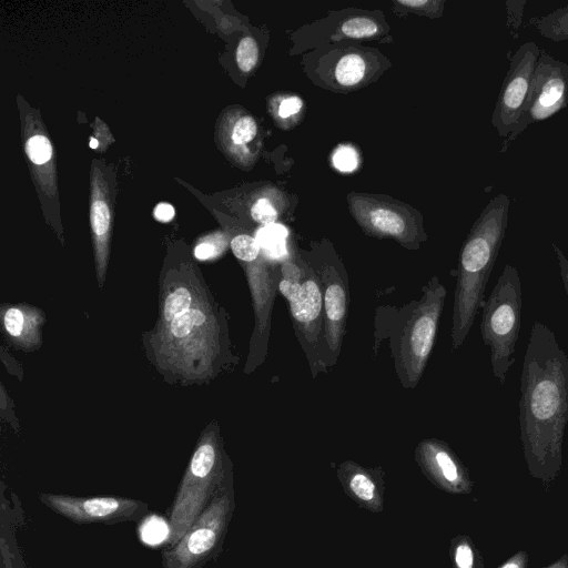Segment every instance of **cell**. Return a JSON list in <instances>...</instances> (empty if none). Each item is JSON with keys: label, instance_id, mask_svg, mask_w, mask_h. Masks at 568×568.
I'll use <instances>...</instances> for the list:
<instances>
[{"label": "cell", "instance_id": "6", "mask_svg": "<svg viewBox=\"0 0 568 568\" xmlns=\"http://www.w3.org/2000/svg\"><path fill=\"white\" fill-rule=\"evenodd\" d=\"M523 310V290L515 266H504L490 295L483 304L480 334L489 349L494 376L505 385L515 359Z\"/></svg>", "mask_w": 568, "mask_h": 568}, {"label": "cell", "instance_id": "4", "mask_svg": "<svg viewBox=\"0 0 568 568\" xmlns=\"http://www.w3.org/2000/svg\"><path fill=\"white\" fill-rule=\"evenodd\" d=\"M232 477V463L219 434L210 430L199 442L168 509L171 537L165 548L173 547L183 537Z\"/></svg>", "mask_w": 568, "mask_h": 568}, {"label": "cell", "instance_id": "11", "mask_svg": "<svg viewBox=\"0 0 568 568\" xmlns=\"http://www.w3.org/2000/svg\"><path fill=\"white\" fill-rule=\"evenodd\" d=\"M352 216L369 236L393 239L408 250H417L426 240L420 217L412 209L386 199L348 194Z\"/></svg>", "mask_w": 568, "mask_h": 568}, {"label": "cell", "instance_id": "18", "mask_svg": "<svg viewBox=\"0 0 568 568\" xmlns=\"http://www.w3.org/2000/svg\"><path fill=\"white\" fill-rule=\"evenodd\" d=\"M368 61L357 52L343 54L334 67V79L343 88H356L368 75Z\"/></svg>", "mask_w": 568, "mask_h": 568}, {"label": "cell", "instance_id": "22", "mask_svg": "<svg viewBox=\"0 0 568 568\" xmlns=\"http://www.w3.org/2000/svg\"><path fill=\"white\" fill-rule=\"evenodd\" d=\"M286 237L287 230L277 223L263 226L256 234V240L268 258H271L270 256L277 255L284 258L288 255L285 253Z\"/></svg>", "mask_w": 568, "mask_h": 568}, {"label": "cell", "instance_id": "16", "mask_svg": "<svg viewBox=\"0 0 568 568\" xmlns=\"http://www.w3.org/2000/svg\"><path fill=\"white\" fill-rule=\"evenodd\" d=\"M337 479L348 498L357 506L374 514L385 506V473L382 467H365L354 460L341 463Z\"/></svg>", "mask_w": 568, "mask_h": 568}, {"label": "cell", "instance_id": "20", "mask_svg": "<svg viewBox=\"0 0 568 568\" xmlns=\"http://www.w3.org/2000/svg\"><path fill=\"white\" fill-rule=\"evenodd\" d=\"M539 33L554 42L568 40V3L552 12L534 19Z\"/></svg>", "mask_w": 568, "mask_h": 568}, {"label": "cell", "instance_id": "21", "mask_svg": "<svg viewBox=\"0 0 568 568\" xmlns=\"http://www.w3.org/2000/svg\"><path fill=\"white\" fill-rule=\"evenodd\" d=\"M282 194L275 190L260 195L251 206L252 219L263 226L274 224L283 211Z\"/></svg>", "mask_w": 568, "mask_h": 568}, {"label": "cell", "instance_id": "5", "mask_svg": "<svg viewBox=\"0 0 568 568\" xmlns=\"http://www.w3.org/2000/svg\"><path fill=\"white\" fill-rule=\"evenodd\" d=\"M277 292L286 300L295 336L312 376L328 371L324 346V307L322 283L317 273L300 254H288L280 262Z\"/></svg>", "mask_w": 568, "mask_h": 568}, {"label": "cell", "instance_id": "1", "mask_svg": "<svg viewBox=\"0 0 568 568\" xmlns=\"http://www.w3.org/2000/svg\"><path fill=\"white\" fill-rule=\"evenodd\" d=\"M568 425V355L544 323L532 324L520 375L519 426L530 473L555 476Z\"/></svg>", "mask_w": 568, "mask_h": 568}, {"label": "cell", "instance_id": "17", "mask_svg": "<svg viewBox=\"0 0 568 568\" xmlns=\"http://www.w3.org/2000/svg\"><path fill=\"white\" fill-rule=\"evenodd\" d=\"M36 310L27 307H9L3 313V326L7 334L16 342L30 346L38 342V321Z\"/></svg>", "mask_w": 568, "mask_h": 568}, {"label": "cell", "instance_id": "15", "mask_svg": "<svg viewBox=\"0 0 568 568\" xmlns=\"http://www.w3.org/2000/svg\"><path fill=\"white\" fill-rule=\"evenodd\" d=\"M414 459L423 475L438 489L449 494H467L471 490L467 468L444 440L422 439L414 450Z\"/></svg>", "mask_w": 568, "mask_h": 568}, {"label": "cell", "instance_id": "29", "mask_svg": "<svg viewBox=\"0 0 568 568\" xmlns=\"http://www.w3.org/2000/svg\"><path fill=\"white\" fill-rule=\"evenodd\" d=\"M258 61V45L252 37H244L236 48V63L239 69L251 72Z\"/></svg>", "mask_w": 568, "mask_h": 568}, {"label": "cell", "instance_id": "28", "mask_svg": "<svg viewBox=\"0 0 568 568\" xmlns=\"http://www.w3.org/2000/svg\"><path fill=\"white\" fill-rule=\"evenodd\" d=\"M359 163L357 150L349 144H341L332 153V164L339 172L352 173L358 169Z\"/></svg>", "mask_w": 568, "mask_h": 568}, {"label": "cell", "instance_id": "3", "mask_svg": "<svg viewBox=\"0 0 568 568\" xmlns=\"http://www.w3.org/2000/svg\"><path fill=\"white\" fill-rule=\"evenodd\" d=\"M509 206L508 195L500 193L491 197L460 248L450 329L453 351L464 344L483 306L487 283L506 236Z\"/></svg>", "mask_w": 568, "mask_h": 568}, {"label": "cell", "instance_id": "30", "mask_svg": "<svg viewBox=\"0 0 568 568\" xmlns=\"http://www.w3.org/2000/svg\"><path fill=\"white\" fill-rule=\"evenodd\" d=\"M227 246V240L223 234L211 235L197 243L194 255L200 261L212 260L221 255Z\"/></svg>", "mask_w": 568, "mask_h": 568}, {"label": "cell", "instance_id": "33", "mask_svg": "<svg viewBox=\"0 0 568 568\" xmlns=\"http://www.w3.org/2000/svg\"><path fill=\"white\" fill-rule=\"evenodd\" d=\"M551 246L557 257L560 277L568 298V258L555 243H551Z\"/></svg>", "mask_w": 568, "mask_h": 568}, {"label": "cell", "instance_id": "24", "mask_svg": "<svg viewBox=\"0 0 568 568\" xmlns=\"http://www.w3.org/2000/svg\"><path fill=\"white\" fill-rule=\"evenodd\" d=\"M193 306V294L187 286L180 285L164 298L162 308V325L169 324L176 316Z\"/></svg>", "mask_w": 568, "mask_h": 568}, {"label": "cell", "instance_id": "8", "mask_svg": "<svg viewBox=\"0 0 568 568\" xmlns=\"http://www.w3.org/2000/svg\"><path fill=\"white\" fill-rule=\"evenodd\" d=\"M234 509L232 477L183 537L173 547L161 551L162 568H203L214 560L222 551Z\"/></svg>", "mask_w": 568, "mask_h": 568}, {"label": "cell", "instance_id": "35", "mask_svg": "<svg viewBox=\"0 0 568 568\" xmlns=\"http://www.w3.org/2000/svg\"><path fill=\"white\" fill-rule=\"evenodd\" d=\"M527 555L524 551L518 552L511 557L508 561L501 565L499 568H526Z\"/></svg>", "mask_w": 568, "mask_h": 568}, {"label": "cell", "instance_id": "34", "mask_svg": "<svg viewBox=\"0 0 568 568\" xmlns=\"http://www.w3.org/2000/svg\"><path fill=\"white\" fill-rule=\"evenodd\" d=\"M154 217L160 222H170L174 215V207L169 203H159L154 209Z\"/></svg>", "mask_w": 568, "mask_h": 568}, {"label": "cell", "instance_id": "14", "mask_svg": "<svg viewBox=\"0 0 568 568\" xmlns=\"http://www.w3.org/2000/svg\"><path fill=\"white\" fill-rule=\"evenodd\" d=\"M540 52L535 42L528 41L510 58L491 115V124L500 138L507 139L521 118Z\"/></svg>", "mask_w": 568, "mask_h": 568}, {"label": "cell", "instance_id": "27", "mask_svg": "<svg viewBox=\"0 0 568 568\" xmlns=\"http://www.w3.org/2000/svg\"><path fill=\"white\" fill-rule=\"evenodd\" d=\"M303 109V100L297 95H282L274 99L272 113L278 125L295 123Z\"/></svg>", "mask_w": 568, "mask_h": 568}, {"label": "cell", "instance_id": "7", "mask_svg": "<svg viewBox=\"0 0 568 568\" xmlns=\"http://www.w3.org/2000/svg\"><path fill=\"white\" fill-rule=\"evenodd\" d=\"M231 250L244 268L252 297L254 328L245 365L250 373L264 363L267 354L280 264L270 261L256 237L247 233L234 235Z\"/></svg>", "mask_w": 568, "mask_h": 568}, {"label": "cell", "instance_id": "13", "mask_svg": "<svg viewBox=\"0 0 568 568\" xmlns=\"http://www.w3.org/2000/svg\"><path fill=\"white\" fill-rule=\"evenodd\" d=\"M38 498L45 507L78 525L139 521L149 511L145 503L119 496L78 497L39 493Z\"/></svg>", "mask_w": 568, "mask_h": 568}, {"label": "cell", "instance_id": "2", "mask_svg": "<svg viewBox=\"0 0 568 568\" xmlns=\"http://www.w3.org/2000/svg\"><path fill=\"white\" fill-rule=\"evenodd\" d=\"M447 295L445 285L434 275L419 298L396 307L376 308L375 345L388 341L394 368L402 386L415 388L432 354Z\"/></svg>", "mask_w": 568, "mask_h": 568}, {"label": "cell", "instance_id": "31", "mask_svg": "<svg viewBox=\"0 0 568 568\" xmlns=\"http://www.w3.org/2000/svg\"><path fill=\"white\" fill-rule=\"evenodd\" d=\"M26 151L30 160L36 164H44L52 156V146L44 135H33L26 144Z\"/></svg>", "mask_w": 568, "mask_h": 568}, {"label": "cell", "instance_id": "26", "mask_svg": "<svg viewBox=\"0 0 568 568\" xmlns=\"http://www.w3.org/2000/svg\"><path fill=\"white\" fill-rule=\"evenodd\" d=\"M230 141L241 150L258 141V126L251 114H242L235 119L230 130Z\"/></svg>", "mask_w": 568, "mask_h": 568}, {"label": "cell", "instance_id": "19", "mask_svg": "<svg viewBox=\"0 0 568 568\" xmlns=\"http://www.w3.org/2000/svg\"><path fill=\"white\" fill-rule=\"evenodd\" d=\"M138 523V536L141 542L158 547L169 544L171 537V526L169 519L155 513L145 515Z\"/></svg>", "mask_w": 568, "mask_h": 568}, {"label": "cell", "instance_id": "25", "mask_svg": "<svg viewBox=\"0 0 568 568\" xmlns=\"http://www.w3.org/2000/svg\"><path fill=\"white\" fill-rule=\"evenodd\" d=\"M453 568H480L479 556L469 537L459 535L450 540Z\"/></svg>", "mask_w": 568, "mask_h": 568}, {"label": "cell", "instance_id": "9", "mask_svg": "<svg viewBox=\"0 0 568 568\" xmlns=\"http://www.w3.org/2000/svg\"><path fill=\"white\" fill-rule=\"evenodd\" d=\"M302 257L317 273L322 283L325 359L329 369L339 357L346 331L349 307L348 275L332 248H314Z\"/></svg>", "mask_w": 568, "mask_h": 568}, {"label": "cell", "instance_id": "12", "mask_svg": "<svg viewBox=\"0 0 568 568\" xmlns=\"http://www.w3.org/2000/svg\"><path fill=\"white\" fill-rule=\"evenodd\" d=\"M568 105V63L541 50L521 118L514 132L504 140L500 152L535 122L544 121Z\"/></svg>", "mask_w": 568, "mask_h": 568}, {"label": "cell", "instance_id": "10", "mask_svg": "<svg viewBox=\"0 0 568 568\" xmlns=\"http://www.w3.org/2000/svg\"><path fill=\"white\" fill-rule=\"evenodd\" d=\"M220 325L211 311L199 303L183 312L169 324L161 326L160 346L171 365L186 371L206 353L214 358L220 353ZM176 368V369H178Z\"/></svg>", "mask_w": 568, "mask_h": 568}, {"label": "cell", "instance_id": "36", "mask_svg": "<svg viewBox=\"0 0 568 568\" xmlns=\"http://www.w3.org/2000/svg\"><path fill=\"white\" fill-rule=\"evenodd\" d=\"M567 556L555 562L552 566L547 568H568V559H566Z\"/></svg>", "mask_w": 568, "mask_h": 568}, {"label": "cell", "instance_id": "23", "mask_svg": "<svg viewBox=\"0 0 568 568\" xmlns=\"http://www.w3.org/2000/svg\"><path fill=\"white\" fill-rule=\"evenodd\" d=\"M381 24L371 17H352L342 22L337 38L371 39L381 32Z\"/></svg>", "mask_w": 568, "mask_h": 568}, {"label": "cell", "instance_id": "37", "mask_svg": "<svg viewBox=\"0 0 568 568\" xmlns=\"http://www.w3.org/2000/svg\"><path fill=\"white\" fill-rule=\"evenodd\" d=\"M90 141H91V142H90V146H91L92 149L98 148V144H99V143H98V141H97L94 138H91V140H90Z\"/></svg>", "mask_w": 568, "mask_h": 568}, {"label": "cell", "instance_id": "32", "mask_svg": "<svg viewBox=\"0 0 568 568\" xmlns=\"http://www.w3.org/2000/svg\"><path fill=\"white\" fill-rule=\"evenodd\" d=\"M407 10H413L419 14L428 16L432 18L439 17L443 13L444 1H427V0H398L395 2Z\"/></svg>", "mask_w": 568, "mask_h": 568}]
</instances>
